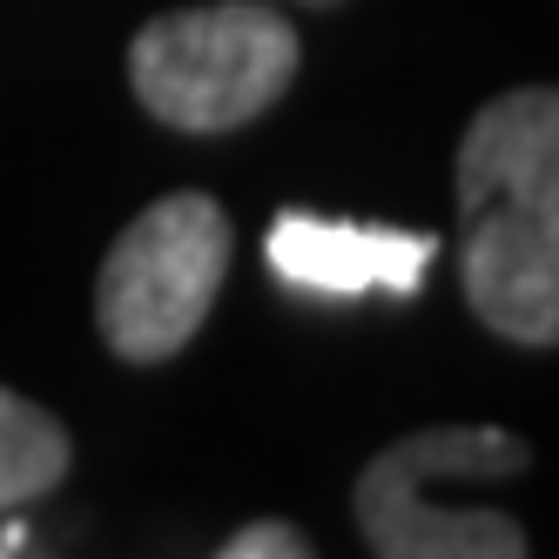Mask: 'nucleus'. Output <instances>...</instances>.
I'll use <instances>...</instances> for the list:
<instances>
[{
  "label": "nucleus",
  "instance_id": "1",
  "mask_svg": "<svg viewBox=\"0 0 559 559\" xmlns=\"http://www.w3.org/2000/svg\"><path fill=\"white\" fill-rule=\"evenodd\" d=\"M459 270L478 324L512 344H559V95L506 88L459 142Z\"/></svg>",
  "mask_w": 559,
  "mask_h": 559
},
{
  "label": "nucleus",
  "instance_id": "2",
  "mask_svg": "<svg viewBox=\"0 0 559 559\" xmlns=\"http://www.w3.org/2000/svg\"><path fill=\"white\" fill-rule=\"evenodd\" d=\"M304 41L263 0H216V8L155 14L129 48L135 102L182 135H229L276 108L297 82Z\"/></svg>",
  "mask_w": 559,
  "mask_h": 559
},
{
  "label": "nucleus",
  "instance_id": "3",
  "mask_svg": "<svg viewBox=\"0 0 559 559\" xmlns=\"http://www.w3.org/2000/svg\"><path fill=\"white\" fill-rule=\"evenodd\" d=\"M526 465H533L526 438H512L499 425L412 431L357 472V533L378 559H526V526L512 512H492V506L452 512L431 499L438 472L519 478Z\"/></svg>",
  "mask_w": 559,
  "mask_h": 559
},
{
  "label": "nucleus",
  "instance_id": "4",
  "mask_svg": "<svg viewBox=\"0 0 559 559\" xmlns=\"http://www.w3.org/2000/svg\"><path fill=\"white\" fill-rule=\"evenodd\" d=\"M229 270V216L216 195L176 189L148 203L95 276V324L122 365H163L176 357L223 290Z\"/></svg>",
  "mask_w": 559,
  "mask_h": 559
},
{
  "label": "nucleus",
  "instance_id": "5",
  "mask_svg": "<svg viewBox=\"0 0 559 559\" xmlns=\"http://www.w3.org/2000/svg\"><path fill=\"white\" fill-rule=\"evenodd\" d=\"M270 270L290 290H324V297H365V290H391L412 297L425 284V270L438 257V236L418 229H365V223H337V216H304L284 210L270 223L263 243Z\"/></svg>",
  "mask_w": 559,
  "mask_h": 559
},
{
  "label": "nucleus",
  "instance_id": "6",
  "mask_svg": "<svg viewBox=\"0 0 559 559\" xmlns=\"http://www.w3.org/2000/svg\"><path fill=\"white\" fill-rule=\"evenodd\" d=\"M68 459H74L68 425L48 405H34V397L0 384V512L55 492L68 478Z\"/></svg>",
  "mask_w": 559,
  "mask_h": 559
},
{
  "label": "nucleus",
  "instance_id": "7",
  "mask_svg": "<svg viewBox=\"0 0 559 559\" xmlns=\"http://www.w3.org/2000/svg\"><path fill=\"white\" fill-rule=\"evenodd\" d=\"M210 559H310V539L297 526H284V519H257V526L229 533Z\"/></svg>",
  "mask_w": 559,
  "mask_h": 559
},
{
  "label": "nucleus",
  "instance_id": "8",
  "mask_svg": "<svg viewBox=\"0 0 559 559\" xmlns=\"http://www.w3.org/2000/svg\"><path fill=\"white\" fill-rule=\"evenodd\" d=\"M297 8H337V0H297Z\"/></svg>",
  "mask_w": 559,
  "mask_h": 559
},
{
  "label": "nucleus",
  "instance_id": "9",
  "mask_svg": "<svg viewBox=\"0 0 559 559\" xmlns=\"http://www.w3.org/2000/svg\"><path fill=\"white\" fill-rule=\"evenodd\" d=\"M8 552H14V546H8V539H0V559H8Z\"/></svg>",
  "mask_w": 559,
  "mask_h": 559
}]
</instances>
